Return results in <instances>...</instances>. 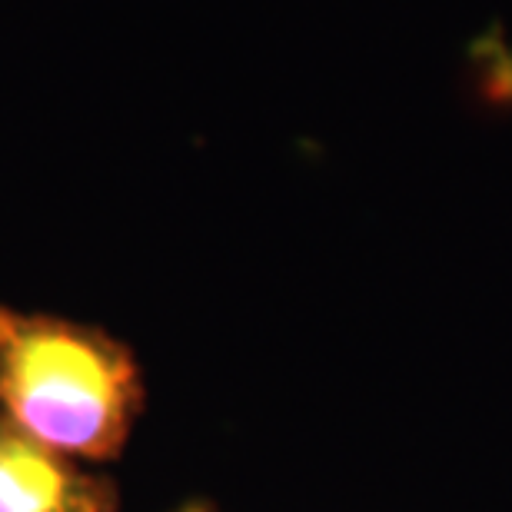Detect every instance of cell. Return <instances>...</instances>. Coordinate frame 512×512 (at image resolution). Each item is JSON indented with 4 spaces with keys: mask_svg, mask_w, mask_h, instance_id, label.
Wrapping results in <instances>:
<instances>
[{
    "mask_svg": "<svg viewBox=\"0 0 512 512\" xmlns=\"http://www.w3.org/2000/svg\"><path fill=\"white\" fill-rule=\"evenodd\" d=\"M147 409L137 350L107 326L0 303V413L84 466L117 463Z\"/></svg>",
    "mask_w": 512,
    "mask_h": 512,
    "instance_id": "obj_1",
    "label": "cell"
},
{
    "mask_svg": "<svg viewBox=\"0 0 512 512\" xmlns=\"http://www.w3.org/2000/svg\"><path fill=\"white\" fill-rule=\"evenodd\" d=\"M0 512H124L117 476L37 443L0 413Z\"/></svg>",
    "mask_w": 512,
    "mask_h": 512,
    "instance_id": "obj_2",
    "label": "cell"
},
{
    "mask_svg": "<svg viewBox=\"0 0 512 512\" xmlns=\"http://www.w3.org/2000/svg\"><path fill=\"white\" fill-rule=\"evenodd\" d=\"M167 512H220V506L213 503V499H207V496H190V499H183V503H177Z\"/></svg>",
    "mask_w": 512,
    "mask_h": 512,
    "instance_id": "obj_3",
    "label": "cell"
}]
</instances>
